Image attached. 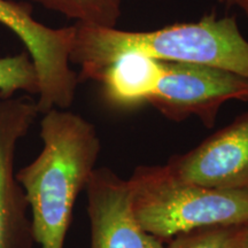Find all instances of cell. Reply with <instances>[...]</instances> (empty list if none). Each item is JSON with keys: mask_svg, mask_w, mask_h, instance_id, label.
Here are the masks:
<instances>
[{"mask_svg": "<svg viewBox=\"0 0 248 248\" xmlns=\"http://www.w3.org/2000/svg\"><path fill=\"white\" fill-rule=\"evenodd\" d=\"M43 150L21 168L35 243L64 248L76 200L95 170L101 150L95 126L67 109L48 110L40 122Z\"/></svg>", "mask_w": 248, "mask_h": 248, "instance_id": "1", "label": "cell"}, {"mask_svg": "<svg viewBox=\"0 0 248 248\" xmlns=\"http://www.w3.org/2000/svg\"><path fill=\"white\" fill-rule=\"evenodd\" d=\"M219 2H221L222 5L226 6V7H231V6H234L237 5L238 0H218Z\"/></svg>", "mask_w": 248, "mask_h": 248, "instance_id": "15", "label": "cell"}, {"mask_svg": "<svg viewBox=\"0 0 248 248\" xmlns=\"http://www.w3.org/2000/svg\"><path fill=\"white\" fill-rule=\"evenodd\" d=\"M90 248H167L138 224L130 206L128 181L109 168L93 171L86 185Z\"/></svg>", "mask_w": 248, "mask_h": 248, "instance_id": "8", "label": "cell"}, {"mask_svg": "<svg viewBox=\"0 0 248 248\" xmlns=\"http://www.w3.org/2000/svg\"><path fill=\"white\" fill-rule=\"evenodd\" d=\"M163 75V61L124 53L90 77L100 85L102 99L114 108L131 109L147 104Z\"/></svg>", "mask_w": 248, "mask_h": 248, "instance_id": "9", "label": "cell"}, {"mask_svg": "<svg viewBox=\"0 0 248 248\" xmlns=\"http://www.w3.org/2000/svg\"><path fill=\"white\" fill-rule=\"evenodd\" d=\"M237 5L239 6V7H241V9H243L248 16V0H238Z\"/></svg>", "mask_w": 248, "mask_h": 248, "instance_id": "14", "label": "cell"}, {"mask_svg": "<svg viewBox=\"0 0 248 248\" xmlns=\"http://www.w3.org/2000/svg\"><path fill=\"white\" fill-rule=\"evenodd\" d=\"M0 24L20 38L32 60L38 77L39 113L69 108L79 83L70 67L75 24L49 28L33 18L30 4L14 0H0Z\"/></svg>", "mask_w": 248, "mask_h": 248, "instance_id": "4", "label": "cell"}, {"mask_svg": "<svg viewBox=\"0 0 248 248\" xmlns=\"http://www.w3.org/2000/svg\"><path fill=\"white\" fill-rule=\"evenodd\" d=\"M17 91L38 94V77L27 52L0 58V99L14 97Z\"/></svg>", "mask_w": 248, "mask_h": 248, "instance_id": "11", "label": "cell"}, {"mask_svg": "<svg viewBox=\"0 0 248 248\" xmlns=\"http://www.w3.org/2000/svg\"><path fill=\"white\" fill-rule=\"evenodd\" d=\"M248 101V78L204 64L163 61V75L147 104L168 120L197 116L213 128L223 104Z\"/></svg>", "mask_w": 248, "mask_h": 248, "instance_id": "5", "label": "cell"}, {"mask_svg": "<svg viewBox=\"0 0 248 248\" xmlns=\"http://www.w3.org/2000/svg\"><path fill=\"white\" fill-rule=\"evenodd\" d=\"M167 167L182 181L222 190H248V111Z\"/></svg>", "mask_w": 248, "mask_h": 248, "instance_id": "7", "label": "cell"}, {"mask_svg": "<svg viewBox=\"0 0 248 248\" xmlns=\"http://www.w3.org/2000/svg\"><path fill=\"white\" fill-rule=\"evenodd\" d=\"M39 114L28 95L0 99V248H32V224L23 187L14 171L18 141Z\"/></svg>", "mask_w": 248, "mask_h": 248, "instance_id": "6", "label": "cell"}, {"mask_svg": "<svg viewBox=\"0 0 248 248\" xmlns=\"http://www.w3.org/2000/svg\"><path fill=\"white\" fill-rule=\"evenodd\" d=\"M77 23L115 28L122 13V0H32Z\"/></svg>", "mask_w": 248, "mask_h": 248, "instance_id": "10", "label": "cell"}, {"mask_svg": "<svg viewBox=\"0 0 248 248\" xmlns=\"http://www.w3.org/2000/svg\"><path fill=\"white\" fill-rule=\"evenodd\" d=\"M137 52L162 61L216 67L248 78V42L234 16L207 15L198 22L153 31H124L75 24L70 63L79 67L78 82L124 53Z\"/></svg>", "mask_w": 248, "mask_h": 248, "instance_id": "2", "label": "cell"}, {"mask_svg": "<svg viewBox=\"0 0 248 248\" xmlns=\"http://www.w3.org/2000/svg\"><path fill=\"white\" fill-rule=\"evenodd\" d=\"M232 226H212L179 234L168 241L167 248H235Z\"/></svg>", "mask_w": 248, "mask_h": 248, "instance_id": "12", "label": "cell"}, {"mask_svg": "<svg viewBox=\"0 0 248 248\" xmlns=\"http://www.w3.org/2000/svg\"><path fill=\"white\" fill-rule=\"evenodd\" d=\"M234 247L248 248V222L235 225L234 229Z\"/></svg>", "mask_w": 248, "mask_h": 248, "instance_id": "13", "label": "cell"}, {"mask_svg": "<svg viewBox=\"0 0 248 248\" xmlns=\"http://www.w3.org/2000/svg\"><path fill=\"white\" fill-rule=\"evenodd\" d=\"M126 181L136 221L163 243L199 229L248 222V190L182 181L167 164L139 166Z\"/></svg>", "mask_w": 248, "mask_h": 248, "instance_id": "3", "label": "cell"}]
</instances>
